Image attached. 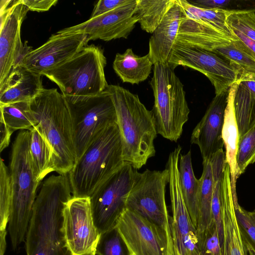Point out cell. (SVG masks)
Listing matches in <instances>:
<instances>
[{
    "label": "cell",
    "mask_w": 255,
    "mask_h": 255,
    "mask_svg": "<svg viewBox=\"0 0 255 255\" xmlns=\"http://www.w3.org/2000/svg\"><path fill=\"white\" fill-rule=\"evenodd\" d=\"M175 0H137L134 14L141 28L152 33Z\"/></svg>",
    "instance_id": "f546056e"
},
{
    "label": "cell",
    "mask_w": 255,
    "mask_h": 255,
    "mask_svg": "<svg viewBox=\"0 0 255 255\" xmlns=\"http://www.w3.org/2000/svg\"><path fill=\"white\" fill-rule=\"evenodd\" d=\"M12 201V190L8 167L2 159L0 161V237L6 241Z\"/></svg>",
    "instance_id": "d6a6232c"
},
{
    "label": "cell",
    "mask_w": 255,
    "mask_h": 255,
    "mask_svg": "<svg viewBox=\"0 0 255 255\" xmlns=\"http://www.w3.org/2000/svg\"><path fill=\"white\" fill-rule=\"evenodd\" d=\"M125 162L117 123L103 129L68 176L73 197H90Z\"/></svg>",
    "instance_id": "5b68a950"
},
{
    "label": "cell",
    "mask_w": 255,
    "mask_h": 255,
    "mask_svg": "<svg viewBox=\"0 0 255 255\" xmlns=\"http://www.w3.org/2000/svg\"><path fill=\"white\" fill-rule=\"evenodd\" d=\"M137 170L124 162L90 197L94 224L100 234L115 228L126 209Z\"/></svg>",
    "instance_id": "ba28073f"
},
{
    "label": "cell",
    "mask_w": 255,
    "mask_h": 255,
    "mask_svg": "<svg viewBox=\"0 0 255 255\" xmlns=\"http://www.w3.org/2000/svg\"><path fill=\"white\" fill-rule=\"evenodd\" d=\"M167 63L153 65L150 82L154 103L151 110L158 134L177 142L189 119L188 107L184 86Z\"/></svg>",
    "instance_id": "52a82bcc"
},
{
    "label": "cell",
    "mask_w": 255,
    "mask_h": 255,
    "mask_svg": "<svg viewBox=\"0 0 255 255\" xmlns=\"http://www.w3.org/2000/svg\"><path fill=\"white\" fill-rule=\"evenodd\" d=\"M0 118L13 132L30 130L35 122L30 102H19L0 105Z\"/></svg>",
    "instance_id": "1f68e13d"
},
{
    "label": "cell",
    "mask_w": 255,
    "mask_h": 255,
    "mask_svg": "<svg viewBox=\"0 0 255 255\" xmlns=\"http://www.w3.org/2000/svg\"><path fill=\"white\" fill-rule=\"evenodd\" d=\"M237 83L234 108L240 137L255 124V95L241 82Z\"/></svg>",
    "instance_id": "f1b7e54d"
},
{
    "label": "cell",
    "mask_w": 255,
    "mask_h": 255,
    "mask_svg": "<svg viewBox=\"0 0 255 255\" xmlns=\"http://www.w3.org/2000/svg\"><path fill=\"white\" fill-rule=\"evenodd\" d=\"M95 255L89 254V255Z\"/></svg>",
    "instance_id": "bcb514c9"
},
{
    "label": "cell",
    "mask_w": 255,
    "mask_h": 255,
    "mask_svg": "<svg viewBox=\"0 0 255 255\" xmlns=\"http://www.w3.org/2000/svg\"><path fill=\"white\" fill-rule=\"evenodd\" d=\"M30 131L29 153L35 175L40 182L53 172L51 148L38 129L33 127Z\"/></svg>",
    "instance_id": "4316f807"
},
{
    "label": "cell",
    "mask_w": 255,
    "mask_h": 255,
    "mask_svg": "<svg viewBox=\"0 0 255 255\" xmlns=\"http://www.w3.org/2000/svg\"><path fill=\"white\" fill-rule=\"evenodd\" d=\"M85 34H52L41 46L32 50L21 64L28 70L42 74L65 62L87 45Z\"/></svg>",
    "instance_id": "e0dca14e"
},
{
    "label": "cell",
    "mask_w": 255,
    "mask_h": 255,
    "mask_svg": "<svg viewBox=\"0 0 255 255\" xmlns=\"http://www.w3.org/2000/svg\"><path fill=\"white\" fill-rule=\"evenodd\" d=\"M184 15L183 8L175 0L149 39L147 54L153 64L167 63Z\"/></svg>",
    "instance_id": "ffe728a7"
},
{
    "label": "cell",
    "mask_w": 255,
    "mask_h": 255,
    "mask_svg": "<svg viewBox=\"0 0 255 255\" xmlns=\"http://www.w3.org/2000/svg\"><path fill=\"white\" fill-rule=\"evenodd\" d=\"M231 30L238 39L241 41L254 54H255V41L250 39L243 33L235 29H231Z\"/></svg>",
    "instance_id": "7bdbcfd3"
},
{
    "label": "cell",
    "mask_w": 255,
    "mask_h": 255,
    "mask_svg": "<svg viewBox=\"0 0 255 255\" xmlns=\"http://www.w3.org/2000/svg\"><path fill=\"white\" fill-rule=\"evenodd\" d=\"M96 255H131V254L118 228L115 227L101 234Z\"/></svg>",
    "instance_id": "836d02e7"
},
{
    "label": "cell",
    "mask_w": 255,
    "mask_h": 255,
    "mask_svg": "<svg viewBox=\"0 0 255 255\" xmlns=\"http://www.w3.org/2000/svg\"><path fill=\"white\" fill-rule=\"evenodd\" d=\"M177 1L189 18L214 28L233 41L238 40L227 24L230 10L200 8L191 4L187 0H177Z\"/></svg>",
    "instance_id": "83f0119b"
},
{
    "label": "cell",
    "mask_w": 255,
    "mask_h": 255,
    "mask_svg": "<svg viewBox=\"0 0 255 255\" xmlns=\"http://www.w3.org/2000/svg\"><path fill=\"white\" fill-rule=\"evenodd\" d=\"M237 162L240 174L249 164L255 162V124L239 137Z\"/></svg>",
    "instance_id": "d590c367"
},
{
    "label": "cell",
    "mask_w": 255,
    "mask_h": 255,
    "mask_svg": "<svg viewBox=\"0 0 255 255\" xmlns=\"http://www.w3.org/2000/svg\"><path fill=\"white\" fill-rule=\"evenodd\" d=\"M252 255H255V247L253 245L252 247Z\"/></svg>",
    "instance_id": "f6af8a7d"
},
{
    "label": "cell",
    "mask_w": 255,
    "mask_h": 255,
    "mask_svg": "<svg viewBox=\"0 0 255 255\" xmlns=\"http://www.w3.org/2000/svg\"><path fill=\"white\" fill-rule=\"evenodd\" d=\"M167 63L174 69L182 66L202 73L214 86L216 95L229 90L238 78V73L230 64L218 54L176 43Z\"/></svg>",
    "instance_id": "9a60e30c"
},
{
    "label": "cell",
    "mask_w": 255,
    "mask_h": 255,
    "mask_svg": "<svg viewBox=\"0 0 255 255\" xmlns=\"http://www.w3.org/2000/svg\"><path fill=\"white\" fill-rule=\"evenodd\" d=\"M153 65L148 54L139 56L128 48L124 53H117L113 67L123 83L138 84L147 79Z\"/></svg>",
    "instance_id": "cb8c5ba5"
},
{
    "label": "cell",
    "mask_w": 255,
    "mask_h": 255,
    "mask_svg": "<svg viewBox=\"0 0 255 255\" xmlns=\"http://www.w3.org/2000/svg\"><path fill=\"white\" fill-rule=\"evenodd\" d=\"M66 98L74 118L78 160L103 129L117 123V114L107 90L95 96Z\"/></svg>",
    "instance_id": "30bf717a"
},
{
    "label": "cell",
    "mask_w": 255,
    "mask_h": 255,
    "mask_svg": "<svg viewBox=\"0 0 255 255\" xmlns=\"http://www.w3.org/2000/svg\"><path fill=\"white\" fill-rule=\"evenodd\" d=\"M63 233L72 255H95L101 234L96 227L89 197H72L63 211Z\"/></svg>",
    "instance_id": "5bb4252c"
},
{
    "label": "cell",
    "mask_w": 255,
    "mask_h": 255,
    "mask_svg": "<svg viewBox=\"0 0 255 255\" xmlns=\"http://www.w3.org/2000/svg\"><path fill=\"white\" fill-rule=\"evenodd\" d=\"M106 90L116 111L123 160L139 169L155 154L154 141L158 133L153 113L128 90L114 85Z\"/></svg>",
    "instance_id": "3957f363"
},
{
    "label": "cell",
    "mask_w": 255,
    "mask_h": 255,
    "mask_svg": "<svg viewBox=\"0 0 255 255\" xmlns=\"http://www.w3.org/2000/svg\"><path fill=\"white\" fill-rule=\"evenodd\" d=\"M232 41L220 31L192 19L185 14L175 43L213 52L229 45Z\"/></svg>",
    "instance_id": "7402d4cb"
},
{
    "label": "cell",
    "mask_w": 255,
    "mask_h": 255,
    "mask_svg": "<svg viewBox=\"0 0 255 255\" xmlns=\"http://www.w3.org/2000/svg\"><path fill=\"white\" fill-rule=\"evenodd\" d=\"M197 235L200 255H222L218 230L213 219L206 229L197 232Z\"/></svg>",
    "instance_id": "8d00e7d4"
},
{
    "label": "cell",
    "mask_w": 255,
    "mask_h": 255,
    "mask_svg": "<svg viewBox=\"0 0 255 255\" xmlns=\"http://www.w3.org/2000/svg\"><path fill=\"white\" fill-rule=\"evenodd\" d=\"M213 52L223 57L238 73L237 82H255V54L241 41H232Z\"/></svg>",
    "instance_id": "484cf974"
},
{
    "label": "cell",
    "mask_w": 255,
    "mask_h": 255,
    "mask_svg": "<svg viewBox=\"0 0 255 255\" xmlns=\"http://www.w3.org/2000/svg\"><path fill=\"white\" fill-rule=\"evenodd\" d=\"M42 76L22 64L14 67L0 89V105L30 102L44 88Z\"/></svg>",
    "instance_id": "44dd1931"
},
{
    "label": "cell",
    "mask_w": 255,
    "mask_h": 255,
    "mask_svg": "<svg viewBox=\"0 0 255 255\" xmlns=\"http://www.w3.org/2000/svg\"><path fill=\"white\" fill-rule=\"evenodd\" d=\"M106 64L103 49L92 44L42 76L55 83L65 97L95 96L109 86L105 74Z\"/></svg>",
    "instance_id": "8992f818"
},
{
    "label": "cell",
    "mask_w": 255,
    "mask_h": 255,
    "mask_svg": "<svg viewBox=\"0 0 255 255\" xmlns=\"http://www.w3.org/2000/svg\"><path fill=\"white\" fill-rule=\"evenodd\" d=\"M30 105L35 122L34 127L51 148L53 171L60 175H68L77 160L70 105L55 88L42 89Z\"/></svg>",
    "instance_id": "7a4b0ae2"
},
{
    "label": "cell",
    "mask_w": 255,
    "mask_h": 255,
    "mask_svg": "<svg viewBox=\"0 0 255 255\" xmlns=\"http://www.w3.org/2000/svg\"><path fill=\"white\" fill-rule=\"evenodd\" d=\"M137 0L125 4L111 11L76 25L58 31L62 35L85 34L88 41L101 39L110 41L118 38H127L138 22L134 14Z\"/></svg>",
    "instance_id": "2e32d148"
},
{
    "label": "cell",
    "mask_w": 255,
    "mask_h": 255,
    "mask_svg": "<svg viewBox=\"0 0 255 255\" xmlns=\"http://www.w3.org/2000/svg\"><path fill=\"white\" fill-rule=\"evenodd\" d=\"M235 209L240 225L255 247V212L247 211L239 204L235 206Z\"/></svg>",
    "instance_id": "74e56055"
},
{
    "label": "cell",
    "mask_w": 255,
    "mask_h": 255,
    "mask_svg": "<svg viewBox=\"0 0 255 255\" xmlns=\"http://www.w3.org/2000/svg\"><path fill=\"white\" fill-rule=\"evenodd\" d=\"M227 22L231 29L255 41V10H230Z\"/></svg>",
    "instance_id": "e575fe53"
},
{
    "label": "cell",
    "mask_w": 255,
    "mask_h": 255,
    "mask_svg": "<svg viewBox=\"0 0 255 255\" xmlns=\"http://www.w3.org/2000/svg\"><path fill=\"white\" fill-rule=\"evenodd\" d=\"M244 84L248 90L254 95H255V82L252 81H245L241 82ZM239 83V82H238Z\"/></svg>",
    "instance_id": "ee69618b"
},
{
    "label": "cell",
    "mask_w": 255,
    "mask_h": 255,
    "mask_svg": "<svg viewBox=\"0 0 255 255\" xmlns=\"http://www.w3.org/2000/svg\"><path fill=\"white\" fill-rule=\"evenodd\" d=\"M73 197L68 175L43 182L33 204L25 240L27 255H72L62 229L63 211Z\"/></svg>",
    "instance_id": "6da1fadb"
},
{
    "label": "cell",
    "mask_w": 255,
    "mask_h": 255,
    "mask_svg": "<svg viewBox=\"0 0 255 255\" xmlns=\"http://www.w3.org/2000/svg\"><path fill=\"white\" fill-rule=\"evenodd\" d=\"M221 210L223 235L222 255H250V240L236 217L231 186L230 168L226 162L222 180Z\"/></svg>",
    "instance_id": "d6986e66"
},
{
    "label": "cell",
    "mask_w": 255,
    "mask_h": 255,
    "mask_svg": "<svg viewBox=\"0 0 255 255\" xmlns=\"http://www.w3.org/2000/svg\"><path fill=\"white\" fill-rule=\"evenodd\" d=\"M131 255H174L171 234L126 209L116 226Z\"/></svg>",
    "instance_id": "4fadbf2b"
},
{
    "label": "cell",
    "mask_w": 255,
    "mask_h": 255,
    "mask_svg": "<svg viewBox=\"0 0 255 255\" xmlns=\"http://www.w3.org/2000/svg\"><path fill=\"white\" fill-rule=\"evenodd\" d=\"M29 10L42 12L56 5L57 0H19Z\"/></svg>",
    "instance_id": "60d3db41"
},
{
    "label": "cell",
    "mask_w": 255,
    "mask_h": 255,
    "mask_svg": "<svg viewBox=\"0 0 255 255\" xmlns=\"http://www.w3.org/2000/svg\"><path fill=\"white\" fill-rule=\"evenodd\" d=\"M199 255V254H197V255Z\"/></svg>",
    "instance_id": "7dc6e473"
},
{
    "label": "cell",
    "mask_w": 255,
    "mask_h": 255,
    "mask_svg": "<svg viewBox=\"0 0 255 255\" xmlns=\"http://www.w3.org/2000/svg\"><path fill=\"white\" fill-rule=\"evenodd\" d=\"M0 150L2 152L9 144L11 136L13 131L11 130L3 120L0 119Z\"/></svg>",
    "instance_id": "b9f144b4"
},
{
    "label": "cell",
    "mask_w": 255,
    "mask_h": 255,
    "mask_svg": "<svg viewBox=\"0 0 255 255\" xmlns=\"http://www.w3.org/2000/svg\"><path fill=\"white\" fill-rule=\"evenodd\" d=\"M180 153L171 152L166 168L168 172V183L171 203L170 229L174 255H196L198 238L186 207L180 187L178 169Z\"/></svg>",
    "instance_id": "7c38bea8"
},
{
    "label": "cell",
    "mask_w": 255,
    "mask_h": 255,
    "mask_svg": "<svg viewBox=\"0 0 255 255\" xmlns=\"http://www.w3.org/2000/svg\"><path fill=\"white\" fill-rule=\"evenodd\" d=\"M188 1L191 4L200 8L219 9H227V8L230 6L233 2L230 0H189Z\"/></svg>",
    "instance_id": "ab89813d"
},
{
    "label": "cell",
    "mask_w": 255,
    "mask_h": 255,
    "mask_svg": "<svg viewBox=\"0 0 255 255\" xmlns=\"http://www.w3.org/2000/svg\"><path fill=\"white\" fill-rule=\"evenodd\" d=\"M134 0H100L95 5L90 18L102 15L125 4L130 3Z\"/></svg>",
    "instance_id": "f35d334b"
},
{
    "label": "cell",
    "mask_w": 255,
    "mask_h": 255,
    "mask_svg": "<svg viewBox=\"0 0 255 255\" xmlns=\"http://www.w3.org/2000/svg\"><path fill=\"white\" fill-rule=\"evenodd\" d=\"M168 172L146 169L137 172L126 200V209L171 233L170 218L165 200Z\"/></svg>",
    "instance_id": "9c48e42d"
},
{
    "label": "cell",
    "mask_w": 255,
    "mask_h": 255,
    "mask_svg": "<svg viewBox=\"0 0 255 255\" xmlns=\"http://www.w3.org/2000/svg\"><path fill=\"white\" fill-rule=\"evenodd\" d=\"M228 95L229 90L216 95L192 132L190 142L198 146L203 161L210 160L223 150L222 130Z\"/></svg>",
    "instance_id": "ac0fdd59"
},
{
    "label": "cell",
    "mask_w": 255,
    "mask_h": 255,
    "mask_svg": "<svg viewBox=\"0 0 255 255\" xmlns=\"http://www.w3.org/2000/svg\"><path fill=\"white\" fill-rule=\"evenodd\" d=\"M178 169L180 183L183 200L191 219L197 229L199 217V199L200 181L195 176L191 150L180 155Z\"/></svg>",
    "instance_id": "d4e9b609"
},
{
    "label": "cell",
    "mask_w": 255,
    "mask_h": 255,
    "mask_svg": "<svg viewBox=\"0 0 255 255\" xmlns=\"http://www.w3.org/2000/svg\"><path fill=\"white\" fill-rule=\"evenodd\" d=\"M29 9L18 0H1L0 32V89L12 70L21 64L32 50L23 44L21 26Z\"/></svg>",
    "instance_id": "8fae6325"
},
{
    "label": "cell",
    "mask_w": 255,
    "mask_h": 255,
    "mask_svg": "<svg viewBox=\"0 0 255 255\" xmlns=\"http://www.w3.org/2000/svg\"><path fill=\"white\" fill-rule=\"evenodd\" d=\"M237 84L235 83L229 89L222 130V139L226 149V162L230 168L231 186L234 205L239 204L236 192V182L241 175L237 162L239 133L234 108V97Z\"/></svg>",
    "instance_id": "603a6c76"
},
{
    "label": "cell",
    "mask_w": 255,
    "mask_h": 255,
    "mask_svg": "<svg viewBox=\"0 0 255 255\" xmlns=\"http://www.w3.org/2000/svg\"><path fill=\"white\" fill-rule=\"evenodd\" d=\"M203 170L199 179L200 191L199 199V217L197 232L206 229L212 220V201L214 189V178L211 163L209 160L203 161Z\"/></svg>",
    "instance_id": "4dcf8cb0"
},
{
    "label": "cell",
    "mask_w": 255,
    "mask_h": 255,
    "mask_svg": "<svg viewBox=\"0 0 255 255\" xmlns=\"http://www.w3.org/2000/svg\"><path fill=\"white\" fill-rule=\"evenodd\" d=\"M29 140V130H20L18 133L12 145L8 166L12 190L8 232L14 251L25 242L37 188L40 183L31 165Z\"/></svg>",
    "instance_id": "277c9868"
},
{
    "label": "cell",
    "mask_w": 255,
    "mask_h": 255,
    "mask_svg": "<svg viewBox=\"0 0 255 255\" xmlns=\"http://www.w3.org/2000/svg\"><path fill=\"white\" fill-rule=\"evenodd\" d=\"M254 211H255V210Z\"/></svg>",
    "instance_id": "c3c4849f"
}]
</instances>
